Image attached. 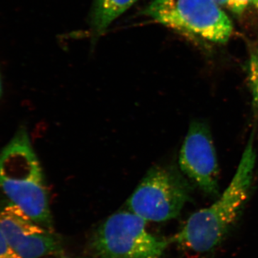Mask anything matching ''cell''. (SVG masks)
<instances>
[{"label": "cell", "mask_w": 258, "mask_h": 258, "mask_svg": "<svg viewBox=\"0 0 258 258\" xmlns=\"http://www.w3.org/2000/svg\"><path fill=\"white\" fill-rule=\"evenodd\" d=\"M0 189L34 222L53 231L41 167L24 128L0 152Z\"/></svg>", "instance_id": "obj_1"}, {"label": "cell", "mask_w": 258, "mask_h": 258, "mask_svg": "<svg viewBox=\"0 0 258 258\" xmlns=\"http://www.w3.org/2000/svg\"><path fill=\"white\" fill-rule=\"evenodd\" d=\"M255 161L251 139L228 187L213 205L190 216L174 237L178 244L195 252H208L218 244L247 201Z\"/></svg>", "instance_id": "obj_2"}, {"label": "cell", "mask_w": 258, "mask_h": 258, "mask_svg": "<svg viewBox=\"0 0 258 258\" xmlns=\"http://www.w3.org/2000/svg\"><path fill=\"white\" fill-rule=\"evenodd\" d=\"M143 14L185 36L225 44L232 21L215 0H153Z\"/></svg>", "instance_id": "obj_3"}, {"label": "cell", "mask_w": 258, "mask_h": 258, "mask_svg": "<svg viewBox=\"0 0 258 258\" xmlns=\"http://www.w3.org/2000/svg\"><path fill=\"white\" fill-rule=\"evenodd\" d=\"M167 246L168 241L149 233L147 221L129 210L108 217L91 242L94 258H160Z\"/></svg>", "instance_id": "obj_4"}, {"label": "cell", "mask_w": 258, "mask_h": 258, "mask_svg": "<svg viewBox=\"0 0 258 258\" xmlns=\"http://www.w3.org/2000/svg\"><path fill=\"white\" fill-rule=\"evenodd\" d=\"M189 200V184L175 169L154 166L128 199L127 208L147 222H164L177 217Z\"/></svg>", "instance_id": "obj_5"}, {"label": "cell", "mask_w": 258, "mask_h": 258, "mask_svg": "<svg viewBox=\"0 0 258 258\" xmlns=\"http://www.w3.org/2000/svg\"><path fill=\"white\" fill-rule=\"evenodd\" d=\"M0 230L21 258H43L62 249L53 231L38 225L12 203L0 210Z\"/></svg>", "instance_id": "obj_6"}, {"label": "cell", "mask_w": 258, "mask_h": 258, "mask_svg": "<svg viewBox=\"0 0 258 258\" xmlns=\"http://www.w3.org/2000/svg\"><path fill=\"white\" fill-rule=\"evenodd\" d=\"M179 164L183 174L202 191L215 196L219 191L216 152L208 125L201 121L190 125L180 150Z\"/></svg>", "instance_id": "obj_7"}, {"label": "cell", "mask_w": 258, "mask_h": 258, "mask_svg": "<svg viewBox=\"0 0 258 258\" xmlns=\"http://www.w3.org/2000/svg\"><path fill=\"white\" fill-rule=\"evenodd\" d=\"M139 0H95L90 25L94 40L105 33L108 27Z\"/></svg>", "instance_id": "obj_8"}, {"label": "cell", "mask_w": 258, "mask_h": 258, "mask_svg": "<svg viewBox=\"0 0 258 258\" xmlns=\"http://www.w3.org/2000/svg\"><path fill=\"white\" fill-rule=\"evenodd\" d=\"M248 83L254 109L258 112V50L252 54L248 64Z\"/></svg>", "instance_id": "obj_9"}, {"label": "cell", "mask_w": 258, "mask_h": 258, "mask_svg": "<svg viewBox=\"0 0 258 258\" xmlns=\"http://www.w3.org/2000/svg\"><path fill=\"white\" fill-rule=\"evenodd\" d=\"M0 258H21L11 247L0 230Z\"/></svg>", "instance_id": "obj_10"}, {"label": "cell", "mask_w": 258, "mask_h": 258, "mask_svg": "<svg viewBox=\"0 0 258 258\" xmlns=\"http://www.w3.org/2000/svg\"><path fill=\"white\" fill-rule=\"evenodd\" d=\"M252 0H229L227 8L235 14L240 15L243 13Z\"/></svg>", "instance_id": "obj_11"}, {"label": "cell", "mask_w": 258, "mask_h": 258, "mask_svg": "<svg viewBox=\"0 0 258 258\" xmlns=\"http://www.w3.org/2000/svg\"><path fill=\"white\" fill-rule=\"evenodd\" d=\"M220 6H227L229 0H215Z\"/></svg>", "instance_id": "obj_12"}, {"label": "cell", "mask_w": 258, "mask_h": 258, "mask_svg": "<svg viewBox=\"0 0 258 258\" xmlns=\"http://www.w3.org/2000/svg\"><path fill=\"white\" fill-rule=\"evenodd\" d=\"M3 94V81H2L1 75H0V98Z\"/></svg>", "instance_id": "obj_13"}, {"label": "cell", "mask_w": 258, "mask_h": 258, "mask_svg": "<svg viewBox=\"0 0 258 258\" xmlns=\"http://www.w3.org/2000/svg\"><path fill=\"white\" fill-rule=\"evenodd\" d=\"M251 3L254 5V6L258 10V0H252Z\"/></svg>", "instance_id": "obj_14"}, {"label": "cell", "mask_w": 258, "mask_h": 258, "mask_svg": "<svg viewBox=\"0 0 258 258\" xmlns=\"http://www.w3.org/2000/svg\"><path fill=\"white\" fill-rule=\"evenodd\" d=\"M64 258H66V257H64Z\"/></svg>", "instance_id": "obj_15"}]
</instances>
